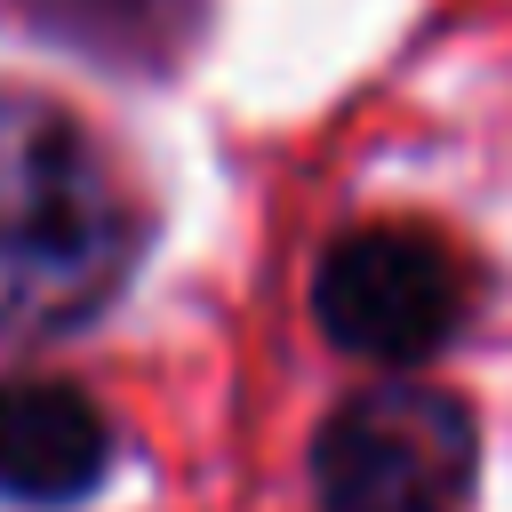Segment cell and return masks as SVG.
Wrapping results in <instances>:
<instances>
[{
	"instance_id": "4",
	"label": "cell",
	"mask_w": 512,
	"mask_h": 512,
	"mask_svg": "<svg viewBox=\"0 0 512 512\" xmlns=\"http://www.w3.org/2000/svg\"><path fill=\"white\" fill-rule=\"evenodd\" d=\"M112 472L104 408L64 376H8L0 384V496L32 512H64L96 496Z\"/></svg>"
},
{
	"instance_id": "3",
	"label": "cell",
	"mask_w": 512,
	"mask_h": 512,
	"mask_svg": "<svg viewBox=\"0 0 512 512\" xmlns=\"http://www.w3.org/2000/svg\"><path fill=\"white\" fill-rule=\"evenodd\" d=\"M464 264L416 232V224H360L328 240L312 272V320L336 352L376 360V368H416L464 328Z\"/></svg>"
},
{
	"instance_id": "2",
	"label": "cell",
	"mask_w": 512,
	"mask_h": 512,
	"mask_svg": "<svg viewBox=\"0 0 512 512\" xmlns=\"http://www.w3.org/2000/svg\"><path fill=\"white\" fill-rule=\"evenodd\" d=\"M480 480V424L440 384H368L312 432L320 512H464Z\"/></svg>"
},
{
	"instance_id": "5",
	"label": "cell",
	"mask_w": 512,
	"mask_h": 512,
	"mask_svg": "<svg viewBox=\"0 0 512 512\" xmlns=\"http://www.w3.org/2000/svg\"><path fill=\"white\" fill-rule=\"evenodd\" d=\"M8 24H24L48 48H72L104 72H176L200 32H208V0H0Z\"/></svg>"
},
{
	"instance_id": "1",
	"label": "cell",
	"mask_w": 512,
	"mask_h": 512,
	"mask_svg": "<svg viewBox=\"0 0 512 512\" xmlns=\"http://www.w3.org/2000/svg\"><path fill=\"white\" fill-rule=\"evenodd\" d=\"M136 248L144 216L88 128L32 88H0V344L88 328L128 288Z\"/></svg>"
}]
</instances>
